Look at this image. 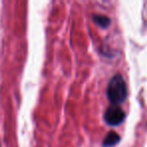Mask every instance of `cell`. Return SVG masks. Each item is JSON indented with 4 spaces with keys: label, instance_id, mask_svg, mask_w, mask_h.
Returning a JSON list of instances; mask_svg holds the SVG:
<instances>
[{
    "label": "cell",
    "instance_id": "1",
    "mask_svg": "<svg viewBox=\"0 0 147 147\" xmlns=\"http://www.w3.org/2000/svg\"><path fill=\"white\" fill-rule=\"evenodd\" d=\"M106 95L111 105H118L124 103L128 96V88L126 81L121 74H116L110 79L107 85Z\"/></svg>",
    "mask_w": 147,
    "mask_h": 147
},
{
    "label": "cell",
    "instance_id": "2",
    "mask_svg": "<svg viewBox=\"0 0 147 147\" xmlns=\"http://www.w3.org/2000/svg\"><path fill=\"white\" fill-rule=\"evenodd\" d=\"M126 117L125 111L118 105H110L108 108L105 110L103 118L106 124L109 126H119L122 124Z\"/></svg>",
    "mask_w": 147,
    "mask_h": 147
},
{
    "label": "cell",
    "instance_id": "3",
    "mask_svg": "<svg viewBox=\"0 0 147 147\" xmlns=\"http://www.w3.org/2000/svg\"><path fill=\"white\" fill-rule=\"evenodd\" d=\"M121 141V137L115 131H110V132L107 133V135L105 136L104 140L102 142L103 147H112L117 145Z\"/></svg>",
    "mask_w": 147,
    "mask_h": 147
},
{
    "label": "cell",
    "instance_id": "4",
    "mask_svg": "<svg viewBox=\"0 0 147 147\" xmlns=\"http://www.w3.org/2000/svg\"><path fill=\"white\" fill-rule=\"evenodd\" d=\"M92 19L97 25L101 27V28H108L111 24V18L107 15L103 14H93Z\"/></svg>",
    "mask_w": 147,
    "mask_h": 147
},
{
    "label": "cell",
    "instance_id": "5",
    "mask_svg": "<svg viewBox=\"0 0 147 147\" xmlns=\"http://www.w3.org/2000/svg\"><path fill=\"white\" fill-rule=\"evenodd\" d=\"M0 147H1V141H0Z\"/></svg>",
    "mask_w": 147,
    "mask_h": 147
}]
</instances>
